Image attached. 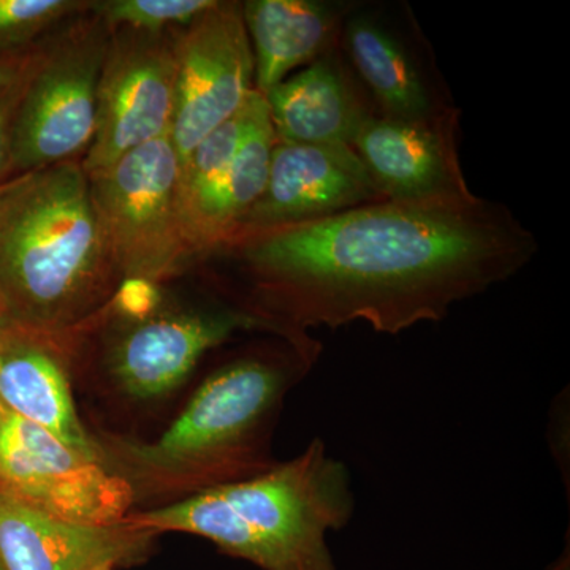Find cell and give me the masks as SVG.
<instances>
[{"label":"cell","mask_w":570,"mask_h":570,"mask_svg":"<svg viewBox=\"0 0 570 570\" xmlns=\"http://www.w3.org/2000/svg\"><path fill=\"white\" fill-rule=\"evenodd\" d=\"M508 208L466 197L356 206L325 219L242 232L234 255L253 283L247 313L268 332L355 324L397 335L448 317L453 306L504 283L538 253Z\"/></svg>","instance_id":"cell-1"},{"label":"cell","mask_w":570,"mask_h":570,"mask_svg":"<svg viewBox=\"0 0 570 570\" xmlns=\"http://www.w3.org/2000/svg\"><path fill=\"white\" fill-rule=\"evenodd\" d=\"M322 346L294 340L283 352L238 356L195 390L156 441L104 434L102 464L142 497H193L249 479L276 463L269 438L284 397L316 365Z\"/></svg>","instance_id":"cell-2"},{"label":"cell","mask_w":570,"mask_h":570,"mask_svg":"<svg viewBox=\"0 0 570 570\" xmlns=\"http://www.w3.org/2000/svg\"><path fill=\"white\" fill-rule=\"evenodd\" d=\"M119 283L81 160L0 184V306L10 322L80 328L104 313Z\"/></svg>","instance_id":"cell-3"},{"label":"cell","mask_w":570,"mask_h":570,"mask_svg":"<svg viewBox=\"0 0 570 570\" xmlns=\"http://www.w3.org/2000/svg\"><path fill=\"white\" fill-rule=\"evenodd\" d=\"M354 510L351 472L317 438L261 474L130 512L126 521L156 534L198 535L264 570H336L326 540Z\"/></svg>","instance_id":"cell-4"},{"label":"cell","mask_w":570,"mask_h":570,"mask_svg":"<svg viewBox=\"0 0 570 570\" xmlns=\"http://www.w3.org/2000/svg\"><path fill=\"white\" fill-rule=\"evenodd\" d=\"M108 37L91 6L40 41L11 129V178L86 156Z\"/></svg>","instance_id":"cell-5"},{"label":"cell","mask_w":570,"mask_h":570,"mask_svg":"<svg viewBox=\"0 0 570 570\" xmlns=\"http://www.w3.org/2000/svg\"><path fill=\"white\" fill-rule=\"evenodd\" d=\"M181 171L174 141L165 135L88 175L97 224L121 279L160 284L198 258L184 224Z\"/></svg>","instance_id":"cell-6"},{"label":"cell","mask_w":570,"mask_h":570,"mask_svg":"<svg viewBox=\"0 0 570 570\" xmlns=\"http://www.w3.org/2000/svg\"><path fill=\"white\" fill-rule=\"evenodd\" d=\"M176 31H110L97 85L96 134L81 159L86 175L170 135L178 75Z\"/></svg>","instance_id":"cell-7"},{"label":"cell","mask_w":570,"mask_h":570,"mask_svg":"<svg viewBox=\"0 0 570 570\" xmlns=\"http://www.w3.org/2000/svg\"><path fill=\"white\" fill-rule=\"evenodd\" d=\"M0 491L73 523H122L132 487L99 461L0 406Z\"/></svg>","instance_id":"cell-8"},{"label":"cell","mask_w":570,"mask_h":570,"mask_svg":"<svg viewBox=\"0 0 570 570\" xmlns=\"http://www.w3.org/2000/svg\"><path fill=\"white\" fill-rule=\"evenodd\" d=\"M176 104L170 137L181 165L254 91V55L243 3L214 0L176 31Z\"/></svg>","instance_id":"cell-9"},{"label":"cell","mask_w":570,"mask_h":570,"mask_svg":"<svg viewBox=\"0 0 570 570\" xmlns=\"http://www.w3.org/2000/svg\"><path fill=\"white\" fill-rule=\"evenodd\" d=\"M105 356L112 384L124 395L148 401L175 392L213 348L239 332L265 330L242 307L163 311L137 324L121 322Z\"/></svg>","instance_id":"cell-10"},{"label":"cell","mask_w":570,"mask_h":570,"mask_svg":"<svg viewBox=\"0 0 570 570\" xmlns=\"http://www.w3.org/2000/svg\"><path fill=\"white\" fill-rule=\"evenodd\" d=\"M97 321L99 317L67 332H47L10 322L0 336V406L102 463V448L82 425L70 382L80 337Z\"/></svg>","instance_id":"cell-11"},{"label":"cell","mask_w":570,"mask_h":570,"mask_svg":"<svg viewBox=\"0 0 570 570\" xmlns=\"http://www.w3.org/2000/svg\"><path fill=\"white\" fill-rule=\"evenodd\" d=\"M453 126L450 112L426 121L370 115L351 149L384 200L466 197L472 193L461 171Z\"/></svg>","instance_id":"cell-12"},{"label":"cell","mask_w":570,"mask_h":570,"mask_svg":"<svg viewBox=\"0 0 570 570\" xmlns=\"http://www.w3.org/2000/svg\"><path fill=\"white\" fill-rule=\"evenodd\" d=\"M382 200L352 149L276 141L264 194L238 234L325 219Z\"/></svg>","instance_id":"cell-13"},{"label":"cell","mask_w":570,"mask_h":570,"mask_svg":"<svg viewBox=\"0 0 570 570\" xmlns=\"http://www.w3.org/2000/svg\"><path fill=\"white\" fill-rule=\"evenodd\" d=\"M156 532L56 519L0 491V569L100 570L140 564Z\"/></svg>","instance_id":"cell-14"},{"label":"cell","mask_w":570,"mask_h":570,"mask_svg":"<svg viewBox=\"0 0 570 570\" xmlns=\"http://www.w3.org/2000/svg\"><path fill=\"white\" fill-rule=\"evenodd\" d=\"M276 141L351 149L370 111L332 59H317L265 94Z\"/></svg>","instance_id":"cell-15"},{"label":"cell","mask_w":570,"mask_h":570,"mask_svg":"<svg viewBox=\"0 0 570 570\" xmlns=\"http://www.w3.org/2000/svg\"><path fill=\"white\" fill-rule=\"evenodd\" d=\"M275 145L268 104L264 94L257 91L253 118L235 159L187 216V235L197 257L216 253L238 234L264 194Z\"/></svg>","instance_id":"cell-16"},{"label":"cell","mask_w":570,"mask_h":570,"mask_svg":"<svg viewBox=\"0 0 570 570\" xmlns=\"http://www.w3.org/2000/svg\"><path fill=\"white\" fill-rule=\"evenodd\" d=\"M254 55V88L265 94L288 71L317 61L333 39L336 14L314 0H249L243 3Z\"/></svg>","instance_id":"cell-17"},{"label":"cell","mask_w":570,"mask_h":570,"mask_svg":"<svg viewBox=\"0 0 570 570\" xmlns=\"http://www.w3.org/2000/svg\"><path fill=\"white\" fill-rule=\"evenodd\" d=\"M352 63L384 116L403 121L434 118L433 102L412 59L392 33L370 18H354L346 28Z\"/></svg>","instance_id":"cell-18"},{"label":"cell","mask_w":570,"mask_h":570,"mask_svg":"<svg viewBox=\"0 0 570 570\" xmlns=\"http://www.w3.org/2000/svg\"><path fill=\"white\" fill-rule=\"evenodd\" d=\"M255 97L257 91L254 89L245 105L230 119L220 124L208 137L198 142L197 148L183 164L179 193H181L184 224L189 213L214 184L219 181L220 176L227 171L232 160L235 159L253 118Z\"/></svg>","instance_id":"cell-19"},{"label":"cell","mask_w":570,"mask_h":570,"mask_svg":"<svg viewBox=\"0 0 570 570\" xmlns=\"http://www.w3.org/2000/svg\"><path fill=\"white\" fill-rule=\"evenodd\" d=\"M92 0H0V56L29 50Z\"/></svg>","instance_id":"cell-20"},{"label":"cell","mask_w":570,"mask_h":570,"mask_svg":"<svg viewBox=\"0 0 570 570\" xmlns=\"http://www.w3.org/2000/svg\"><path fill=\"white\" fill-rule=\"evenodd\" d=\"M214 0H94L92 11L108 31L118 28L167 32L186 28L212 7Z\"/></svg>","instance_id":"cell-21"},{"label":"cell","mask_w":570,"mask_h":570,"mask_svg":"<svg viewBox=\"0 0 570 570\" xmlns=\"http://www.w3.org/2000/svg\"><path fill=\"white\" fill-rule=\"evenodd\" d=\"M163 303L159 284L142 277H124L108 303L107 313L126 324H137L156 316Z\"/></svg>","instance_id":"cell-22"},{"label":"cell","mask_w":570,"mask_h":570,"mask_svg":"<svg viewBox=\"0 0 570 570\" xmlns=\"http://www.w3.org/2000/svg\"><path fill=\"white\" fill-rule=\"evenodd\" d=\"M26 77L7 91L0 92V184L11 178V129H13L14 115L20 104Z\"/></svg>","instance_id":"cell-23"},{"label":"cell","mask_w":570,"mask_h":570,"mask_svg":"<svg viewBox=\"0 0 570 570\" xmlns=\"http://www.w3.org/2000/svg\"><path fill=\"white\" fill-rule=\"evenodd\" d=\"M40 41L29 50L0 56V92L7 91L26 77V73L31 69L33 59H36Z\"/></svg>","instance_id":"cell-24"},{"label":"cell","mask_w":570,"mask_h":570,"mask_svg":"<svg viewBox=\"0 0 570 570\" xmlns=\"http://www.w3.org/2000/svg\"><path fill=\"white\" fill-rule=\"evenodd\" d=\"M546 570H570V554H569V546L566 547V551H562L560 558L550 564Z\"/></svg>","instance_id":"cell-25"},{"label":"cell","mask_w":570,"mask_h":570,"mask_svg":"<svg viewBox=\"0 0 570 570\" xmlns=\"http://www.w3.org/2000/svg\"><path fill=\"white\" fill-rule=\"evenodd\" d=\"M10 324V318L7 317L6 311H3V307L0 306V336H2V333L6 332L7 326Z\"/></svg>","instance_id":"cell-26"},{"label":"cell","mask_w":570,"mask_h":570,"mask_svg":"<svg viewBox=\"0 0 570 570\" xmlns=\"http://www.w3.org/2000/svg\"><path fill=\"white\" fill-rule=\"evenodd\" d=\"M100 570H112V569H100Z\"/></svg>","instance_id":"cell-27"},{"label":"cell","mask_w":570,"mask_h":570,"mask_svg":"<svg viewBox=\"0 0 570 570\" xmlns=\"http://www.w3.org/2000/svg\"><path fill=\"white\" fill-rule=\"evenodd\" d=\"M0 570H2V569H0Z\"/></svg>","instance_id":"cell-28"}]
</instances>
